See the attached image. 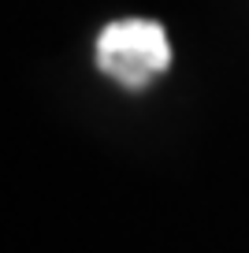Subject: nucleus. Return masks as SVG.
<instances>
[{
    "mask_svg": "<svg viewBox=\"0 0 249 253\" xmlns=\"http://www.w3.org/2000/svg\"><path fill=\"white\" fill-rule=\"evenodd\" d=\"M97 67L126 89H145L171 67V45L153 19H119L97 38Z\"/></svg>",
    "mask_w": 249,
    "mask_h": 253,
    "instance_id": "obj_1",
    "label": "nucleus"
}]
</instances>
